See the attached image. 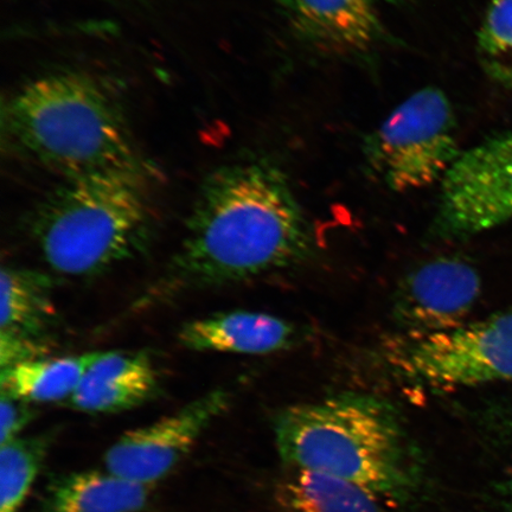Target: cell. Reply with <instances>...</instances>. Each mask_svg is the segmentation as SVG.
<instances>
[{
  "mask_svg": "<svg viewBox=\"0 0 512 512\" xmlns=\"http://www.w3.org/2000/svg\"><path fill=\"white\" fill-rule=\"evenodd\" d=\"M0 446V512H18L47 457L50 435L19 437Z\"/></svg>",
  "mask_w": 512,
  "mask_h": 512,
  "instance_id": "obj_16",
  "label": "cell"
},
{
  "mask_svg": "<svg viewBox=\"0 0 512 512\" xmlns=\"http://www.w3.org/2000/svg\"><path fill=\"white\" fill-rule=\"evenodd\" d=\"M477 55L492 81L512 88V0H490L477 35Z\"/></svg>",
  "mask_w": 512,
  "mask_h": 512,
  "instance_id": "obj_17",
  "label": "cell"
},
{
  "mask_svg": "<svg viewBox=\"0 0 512 512\" xmlns=\"http://www.w3.org/2000/svg\"><path fill=\"white\" fill-rule=\"evenodd\" d=\"M275 444L286 467L322 473L399 504L415 494L419 466L386 401L341 394L285 408L275 419Z\"/></svg>",
  "mask_w": 512,
  "mask_h": 512,
  "instance_id": "obj_2",
  "label": "cell"
},
{
  "mask_svg": "<svg viewBox=\"0 0 512 512\" xmlns=\"http://www.w3.org/2000/svg\"><path fill=\"white\" fill-rule=\"evenodd\" d=\"M373 2H377V0H373ZM382 2L388 3V4H399V3L405 2V0H382Z\"/></svg>",
  "mask_w": 512,
  "mask_h": 512,
  "instance_id": "obj_21",
  "label": "cell"
},
{
  "mask_svg": "<svg viewBox=\"0 0 512 512\" xmlns=\"http://www.w3.org/2000/svg\"><path fill=\"white\" fill-rule=\"evenodd\" d=\"M35 415L31 403L0 394V445L21 437Z\"/></svg>",
  "mask_w": 512,
  "mask_h": 512,
  "instance_id": "obj_20",
  "label": "cell"
},
{
  "mask_svg": "<svg viewBox=\"0 0 512 512\" xmlns=\"http://www.w3.org/2000/svg\"><path fill=\"white\" fill-rule=\"evenodd\" d=\"M460 153L451 101L435 87L401 102L363 143L369 170L398 192L443 181Z\"/></svg>",
  "mask_w": 512,
  "mask_h": 512,
  "instance_id": "obj_5",
  "label": "cell"
},
{
  "mask_svg": "<svg viewBox=\"0 0 512 512\" xmlns=\"http://www.w3.org/2000/svg\"><path fill=\"white\" fill-rule=\"evenodd\" d=\"M311 247L309 223L278 166H222L204 179L181 246L136 307L284 270Z\"/></svg>",
  "mask_w": 512,
  "mask_h": 512,
  "instance_id": "obj_1",
  "label": "cell"
},
{
  "mask_svg": "<svg viewBox=\"0 0 512 512\" xmlns=\"http://www.w3.org/2000/svg\"><path fill=\"white\" fill-rule=\"evenodd\" d=\"M29 228L51 270L75 278L111 270L142 254L152 240L147 176L66 179L38 203Z\"/></svg>",
  "mask_w": 512,
  "mask_h": 512,
  "instance_id": "obj_4",
  "label": "cell"
},
{
  "mask_svg": "<svg viewBox=\"0 0 512 512\" xmlns=\"http://www.w3.org/2000/svg\"><path fill=\"white\" fill-rule=\"evenodd\" d=\"M511 491H512V482H511Z\"/></svg>",
  "mask_w": 512,
  "mask_h": 512,
  "instance_id": "obj_22",
  "label": "cell"
},
{
  "mask_svg": "<svg viewBox=\"0 0 512 512\" xmlns=\"http://www.w3.org/2000/svg\"><path fill=\"white\" fill-rule=\"evenodd\" d=\"M10 136L37 163L64 179L147 176L123 112L91 76H43L23 87L6 113Z\"/></svg>",
  "mask_w": 512,
  "mask_h": 512,
  "instance_id": "obj_3",
  "label": "cell"
},
{
  "mask_svg": "<svg viewBox=\"0 0 512 512\" xmlns=\"http://www.w3.org/2000/svg\"><path fill=\"white\" fill-rule=\"evenodd\" d=\"M229 402L227 390L216 389L151 425L126 432L106 452L105 469L131 482L157 483L187 457Z\"/></svg>",
  "mask_w": 512,
  "mask_h": 512,
  "instance_id": "obj_8",
  "label": "cell"
},
{
  "mask_svg": "<svg viewBox=\"0 0 512 512\" xmlns=\"http://www.w3.org/2000/svg\"><path fill=\"white\" fill-rule=\"evenodd\" d=\"M155 393L156 389L146 387L82 380L68 403L83 413H117L143 405Z\"/></svg>",
  "mask_w": 512,
  "mask_h": 512,
  "instance_id": "obj_18",
  "label": "cell"
},
{
  "mask_svg": "<svg viewBox=\"0 0 512 512\" xmlns=\"http://www.w3.org/2000/svg\"><path fill=\"white\" fill-rule=\"evenodd\" d=\"M275 3L294 35L326 54H367L384 36L373 0H275Z\"/></svg>",
  "mask_w": 512,
  "mask_h": 512,
  "instance_id": "obj_10",
  "label": "cell"
},
{
  "mask_svg": "<svg viewBox=\"0 0 512 512\" xmlns=\"http://www.w3.org/2000/svg\"><path fill=\"white\" fill-rule=\"evenodd\" d=\"M387 360L403 379L433 389L512 382V311L438 334L402 337L389 347Z\"/></svg>",
  "mask_w": 512,
  "mask_h": 512,
  "instance_id": "obj_6",
  "label": "cell"
},
{
  "mask_svg": "<svg viewBox=\"0 0 512 512\" xmlns=\"http://www.w3.org/2000/svg\"><path fill=\"white\" fill-rule=\"evenodd\" d=\"M48 339H38L0 332V367L2 369L18 364L46 358L50 352Z\"/></svg>",
  "mask_w": 512,
  "mask_h": 512,
  "instance_id": "obj_19",
  "label": "cell"
},
{
  "mask_svg": "<svg viewBox=\"0 0 512 512\" xmlns=\"http://www.w3.org/2000/svg\"><path fill=\"white\" fill-rule=\"evenodd\" d=\"M51 285L46 274L3 267L0 274V332L48 339L47 332L56 323Z\"/></svg>",
  "mask_w": 512,
  "mask_h": 512,
  "instance_id": "obj_14",
  "label": "cell"
},
{
  "mask_svg": "<svg viewBox=\"0 0 512 512\" xmlns=\"http://www.w3.org/2000/svg\"><path fill=\"white\" fill-rule=\"evenodd\" d=\"M480 288L479 273L466 260L457 256L434 259L402 281L394 316L408 336L457 329L465 324Z\"/></svg>",
  "mask_w": 512,
  "mask_h": 512,
  "instance_id": "obj_9",
  "label": "cell"
},
{
  "mask_svg": "<svg viewBox=\"0 0 512 512\" xmlns=\"http://www.w3.org/2000/svg\"><path fill=\"white\" fill-rule=\"evenodd\" d=\"M280 512H388L373 492L347 480L286 467L275 489Z\"/></svg>",
  "mask_w": 512,
  "mask_h": 512,
  "instance_id": "obj_13",
  "label": "cell"
},
{
  "mask_svg": "<svg viewBox=\"0 0 512 512\" xmlns=\"http://www.w3.org/2000/svg\"><path fill=\"white\" fill-rule=\"evenodd\" d=\"M440 183L435 238L466 240L512 220V132L462 151Z\"/></svg>",
  "mask_w": 512,
  "mask_h": 512,
  "instance_id": "obj_7",
  "label": "cell"
},
{
  "mask_svg": "<svg viewBox=\"0 0 512 512\" xmlns=\"http://www.w3.org/2000/svg\"><path fill=\"white\" fill-rule=\"evenodd\" d=\"M150 490L106 469L74 472L50 483L37 512H139Z\"/></svg>",
  "mask_w": 512,
  "mask_h": 512,
  "instance_id": "obj_12",
  "label": "cell"
},
{
  "mask_svg": "<svg viewBox=\"0 0 512 512\" xmlns=\"http://www.w3.org/2000/svg\"><path fill=\"white\" fill-rule=\"evenodd\" d=\"M100 352L78 356L41 358L2 369V393L31 403L69 400Z\"/></svg>",
  "mask_w": 512,
  "mask_h": 512,
  "instance_id": "obj_15",
  "label": "cell"
},
{
  "mask_svg": "<svg viewBox=\"0 0 512 512\" xmlns=\"http://www.w3.org/2000/svg\"><path fill=\"white\" fill-rule=\"evenodd\" d=\"M294 328L267 313L229 311L184 324L178 332L183 347L194 351L265 355L290 347Z\"/></svg>",
  "mask_w": 512,
  "mask_h": 512,
  "instance_id": "obj_11",
  "label": "cell"
}]
</instances>
